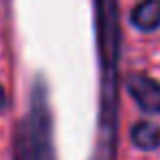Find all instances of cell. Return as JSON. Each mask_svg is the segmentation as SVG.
<instances>
[{"label": "cell", "instance_id": "6da1fadb", "mask_svg": "<svg viewBox=\"0 0 160 160\" xmlns=\"http://www.w3.org/2000/svg\"><path fill=\"white\" fill-rule=\"evenodd\" d=\"M94 33L99 57V121L90 160H116L123 46L118 0H94Z\"/></svg>", "mask_w": 160, "mask_h": 160}, {"label": "cell", "instance_id": "7a4b0ae2", "mask_svg": "<svg viewBox=\"0 0 160 160\" xmlns=\"http://www.w3.org/2000/svg\"><path fill=\"white\" fill-rule=\"evenodd\" d=\"M11 151L13 160H55L53 114L44 77H38L33 81L31 110L13 129Z\"/></svg>", "mask_w": 160, "mask_h": 160}, {"label": "cell", "instance_id": "3957f363", "mask_svg": "<svg viewBox=\"0 0 160 160\" xmlns=\"http://www.w3.org/2000/svg\"><path fill=\"white\" fill-rule=\"evenodd\" d=\"M125 90L142 112L160 114V81L158 79L145 72H132L125 77Z\"/></svg>", "mask_w": 160, "mask_h": 160}, {"label": "cell", "instance_id": "277c9868", "mask_svg": "<svg viewBox=\"0 0 160 160\" xmlns=\"http://www.w3.org/2000/svg\"><path fill=\"white\" fill-rule=\"evenodd\" d=\"M132 27L142 33H153L160 29V0H140L129 13Z\"/></svg>", "mask_w": 160, "mask_h": 160}, {"label": "cell", "instance_id": "5b68a950", "mask_svg": "<svg viewBox=\"0 0 160 160\" xmlns=\"http://www.w3.org/2000/svg\"><path fill=\"white\" fill-rule=\"evenodd\" d=\"M129 140L140 151H156L160 147V125L151 121H138L129 129Z\"/></svg>", "mask_w": 160, "mask_h": 160}, {"label": "cell", "instance_id": "8992f818", "mask_svg": "<svg viewBox=\"0 0 160 160\" xmlns=\"http://www.w3.org/2000/svg\"><path fill=\"white\" fill-rule=\"evenodd\" d=\"M5 108H7V92H5L2 83H0V112H2Z\"/></svg>", "mask_w": 160, "mask_h": 160}]
</instances>
